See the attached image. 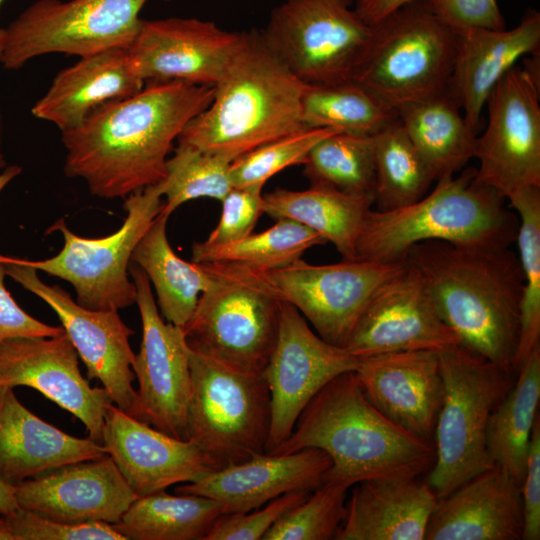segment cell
Returning a JSON list of instances; mask_svg holds the SVG:
<instances>
[{
  "label": "cell",
  "mask_w": 540,
  "mask_h": 540,
  "mask_svg": "<svg viewBox=\"0 0 540 540\" xmlns=\"http://www.w3.org/2000/svg\"><path fill=\"white\" fill-rule=\"evenodd\" d=\"M270 228L223 245L194 243L192 261L198 263L234 262L268 271L287 266L302 258L316 245L327 241L308 227L290 220L278 219Z\"/></svg>",
  "instance_id": "38"
},
{
  "label": "cell",
  "mask_w": 540,
  "mask_h": 540,
  "mask_svg": "<svg viewBox=\"0 0 540 540\" xmlns=\"http://www.w3.org/2000/svg\"><path fill=\"white\" fill-rule=\"evenodd\" d=\"M418 0H356L354 9L362 20L374 26L398 9Z\"/></svg>",
  "instance_id": "49"
},
{
  "label": "cell",
  "mask_w": 540,
  "mask_h": 540,
  "mask_svg": "<svg viewBox=\"0 0 540 540\" xmlns=\"http://www.w3.org/2000/svg\"><path fill=\"white\" fill-rule=\"evenodd\" d=\"M457 48L448 92L476 132L498 81L525 55L539 51L540 13L528 10L513 29L468 28L455 32Z\"/></svg>",
  "instance_id": "26"
},
{
  "label": "cell",
  "mask_w": 540,
  "mask_h": 540,
  "mask_svg": "<svg viewBox=\"0 0 540 540\" xmlns=\"http://www.w3.org/2000/svg\"><path fill=\"white\" fill-rule=\"evenodd\" d=\"M404 264L343 259L312 265L301 258L265 274L281 299L294 306L323 340L345 347L374 293Z\"/></svg>",
  "instance_id": "14"
},
{
  "label": "cell",
  "mask_w": 540,
  "mask_h": 540,
  "mask_svg": "<svg viewBox=\"0 0 540 540\" xmlns=\"http://www.w3.org/2000/svg\"><path fill=\"white\" fill-rule=\"evenodd\" d=\"M168 218L162 212L158 214L135 247L131 262L153 284L162 316L183 328L210 285L211 276L205 263L187 262L172 250L166 231Z\"/></svg>",
  "instance_id": "32"
},
{
  "label": "cell",
  "mask_w": 540,
  "mask_h": 540,
  "mask_svg": "<svg viewBox=\"0 0 540 540\" xmlns=\"http://www.w3.org/2000/svg\"><path fill=\"white\" fill-rule=\"evenodd\" d=\"M359 358L323 340L290 303L283 301L277 340L264 375L271 398L266 453L291 434L312 398L336 376L355 371Z\"/></svg>",
  "instance_id": "17"
},
{
  "label": "cell",
  "mask_w": 540,
  "mask_h": 540,
  "mask_svg": "<svg viewBox=\"0 0 540 540\" xmlns=\"http://www.w3.org/2000/svg\"><path fill=\"white\" fill-rule=\"evenodd\" d=\"M306 83L264 42L260 30L244 41L209 106L182 130L178 143L234 161L266 143L305 128L301 102Z\"/></svg>",
  "instance_id": "4"
},
{
  "label": "cell",
  "mask_w": 540,
  "mask_h": 540,
  "mask_svg": "<svg viewBox=\"0 0 540 540\" xmlns=\"http://www.w3.org/2000/svg\"><path fill=\"white\" fill-rule=\"evenodd\" d=\"M507 200L519 215L516 240L523 274L517 370L540 346V186L523 188Z\"/></svg>",
  "instance_id": "39"
},
{
  "label": "cell",
  "mask_w": 540,
  "mask_h": 540,
  "mask_svg": "<svg viewBox=\"0 0 540 540\" xmlns=\"http://www.w3.org/2000/svg\"><path fill=\"white\" fill-rule=\"evenodd\" d=\"M523 540L540 539V418H536L530 437L526 472L521 485Z\"/></svg>",
  "instance_id": "48"
},
{
  "label": "cell",
  "mask_w": 540,
  "mask_h": 540,
  "mask_svg": "<svg viewBox=\"0 0 540 540\" xmlns=\"http://www.w3.org/2000/svg\"><path fill=\"white\" fill-rule=\"evenodd\" d=\"M231 163L220 155L178 143L166 161V176L159 182L166 197L161 212L170 216L183 203L198 198L222 201L233 188Z\"/></svg>",
  "instance_id": "40"
},
{
  "label": "cell",
  "mask_w": 540,
  "mask_h": 540,
  "mask_svg": "<svg viewBox=\"0 0 540 540\" xmlns=\"http://www.w3.org/2000/svg\"><path fill=\"white\" fill-rule=\"evenodd\" d=\"M311 491L285 493L253 512L221 514L205 540H259L291 508L304 501Z\"/></svg>",
  "instance_id": "43"
},
{
  "label": "cell",
  "mask_w": 540,
  "mask_h": 540,
  "mask_svg": "<svg viewBox=\"0 0 540 540\" xmlns=\"http://www.w3.org/2000/svg\"><path fill=\"white\" fill-rule=\"evenodd\" d=\"M302 165L313 186L374 199V136L334 132L311 148Z\"/></svg>",
  "instance_id": "37"
},
{
  "label": "cell",
  "mask_w": 540,
  "mask_h": 540,
  "mask_svg": "<svg viewBox=\"0 0 540 540\" xmlns=\"http://www.w3.org/2000/svg\"><path fill=\"white\" fill-rule=\"evenodd\" d=\"M352 0H285L260 30L270 50L306 84L352 79L374 36Z\"/></svg>",
  "instance_id": "10"
},
{
  "label": "cell",
  "mask_w": 540,
  "mask_h": 540,
  "mask_svg": "<svg viewBox=\"0 0 540 540\" xmlns=\"http://www.w3.org/2000/svg\"><path fill=\"white\" fill-rule=\"evenodd\" d=\"M371 197L351 196L331 188L313 186L301 191L276 188L263 194V213L296 221L331 242L344 260L356 259V242Z\"/></svg>",
  "instance_id": "30"
},
{
  "label": "cell",
  "mask_w": 540,
  "mask_h": 540,
  "mask_svg": "<svg viewBox=\"0 0 540 540\" xmlns=\"http://www.w3.org/2000/svg\"><path fill=\"white\" fill-rule=\"evenodd\" d=\"M444 384L435 433V459L426 478L440 499L492 468L486 449L491 413L517 371L456 344L438 351Z\"/></svg>",
  "instance_id": "7"
},
{
  "label": "cell",
  "mask_w": 540,
  "mask_h": 540,
  "mask_svg": "<svg viewBox=\"0 0 540 540\" xmlns=\"http://www.w3.org/2000/svg\"><path fill=\"white\" fill-rule=\"evenodd\" d=\"M0 540H15L9 522L4 516L0 517Z\"/></svg>",
  "instance_id": "52"
},
{
  "label": "cell",
  "mask_w": 540,
  "mask_h": 540,
  "mask_svg": "<svg viewBox=\"0 0 540 540\" xmlns=\"http://www.w3.org/2000/svg\"><path fill=\"white\" fill-rule=\"evenodd\" d=\"M161 197L159 183L125 197L126 218L106 237H80L60 219L49 230L62 233L61 251L45 260H19L71 283L77 303L85 308L118 311L128 307L136 303L137 296L136 286L128 277V265L135 247L163 208Z\"/></svg>",
  "instance_id": "11"
},
{
  "label": "cell",
  "mask_w": 540,
  "mask_h": 540,
  "mask_svg": "<svg viewBox=\"0 0 540 540\" xmlns=\"http://www.w3.org/2000/svg\"><path fill=\"white\" fill-rule=\"evenodd\" d=\"M137 497L195 482L222 466L189 440L172 437L114 404L101 443Z\"/></svg>",
  "instance_id": "22"
},
{
  "label": "cell",
  "mask_w": 540,
  "mask_h": 540,
  "mask_svg": "<svg viewBox=\"0 0 540 540\" xmlns=\"http://www.w3.org/2000/svg\"><path fill=\"white\" fill-rule=\"evenodd\" d=\"M13 489L20 508L67 523L115 524L137 498L108 454L51 469Z\"/></svg>",
  "instance_id": "21"
},
{
  "label": "cell",
  "mask_w": 540,
  "mask_h": 540,
  "mask_svg": "<svg viewBox=\"0 0 540 540\" xmlns=\"http://www.w3.org/2000/svg\"><path fill=\"white\" fill-rule=\"evenodd\" d=\"M244 36L245 31H227L198 18L142 19L128 52L136 74L145 83L182 81L213 87Z\"/></svg>",
  "instance_id": "18"
},
{
  "label": "cell",
  "mask_w": 540,
  "mask_h": 540,
  "mask_svg": "<svg viewBox=\"0 0 540 540\" xmlns=\"http://www.w3.org/2000/svg\"><path fill=\"white\" fill-rule=\"evenodd\" d=\"M476 169L444 176L416 202L394 210H370L356 242V259L403 262L415 244L437 240L464 247H508L518 221L505 198L475 179Z\"/></svg>",
  "instance_id": "5"
},
{
  "label": "cell",
  "mask_w": 540,
  "mask_h": 540,
  "mask_svg": "<svg viewBox=\"0 0 540 540\" xmlns=\"http://www.w3.org/2000/svg\"><path fill=\"white\" fill-rule=\"evenodd\" d=\"M334 132L339 131L304 129L241 155L231 163L233 187L264 186L268 179L283 169L303 164L311 148Z\"/></svg>",
  "instance_id": "42"
},
{
  "label": "cell",
  "mask_w": 540,
  "mask_h": 540,
  "mask_svg": "<svg viewBox=\"0 0 540 540\" xmlns=\"http://www.w3.org/2000/svg\"><path fill=\"white\" fill-rule=\"evenodd\" d=\"M437 313L417 271L403 268L374 293L345 348L355 357L435 350L459 344Z\"/></svg>",
  "instance_id": "20"
},
{
  "label": "cell",
  "mask_w": 540,
  "mask_h": 540,
  "mask_svg": "<svg viewBox=\"0 0 540 540\" xmlns=\"http://www.w3.org/2000/svg\"><path fill=\"white\" fill-rule=\"evenodd\" d=\"M419 477L390 475L355 484L335 539L423 540L438 498Z\"/></svg>",
  "instance_id": "27"
},
{
  "label": "cell",
  "mask_w": 540,
  "mask_h": 540,
  "mask_svg": "<svg viewBox=\"0 0 540 540\" xmlns=\"http://www.w3.org/2000/svg\"><path fill=\"white\" fill-rule=\"evenodd\" d=\"M378 211L408 206L427 194L435 178L397 118L374 135Z\"/></svg>",
  "instance_id": "36"
},
{
  "label": "cell",
  "mask_w": 540,
  "mask_h": 540,
  "mask_svg": "<svg viewBox=\"0 0 540 540\" xmlns=\"http://www.w3.org/2000/svg\"><path fill=\"white\" fill-rule=\"evenodd\" d=\"M187 439L222 467L266 453L271 398L264 374L228 368L189 348Z\"/></svg>",
  "instance_id": "9"
},
{
  "label": "cell",
  "mask_w": 540,
  "mask_h": 540,
  "mask_svg": "<svg viewBox=\"0 0 540 540\" xmlns=\"http://www.w3.org/2000/svg\"><path fill=\"white\" fill-rule=\"evenodd\" d=\"M19 508L14 496V489L0 479V513L7 517Z\"/></svg>",
  "instance_id": "50"
},
{
  "label": "cell",
  "mask_w": 540,
  "mask_h": 540,
  "mask_svg": "<svg viewBox=\"0 0 540 540\" xmlns=\"http://www.w3.org/2000/svg\"><path fill=\"white\" fill-rule=\"evenodd\" d=\"M323 450L331 459L324 481L351 487L390 475L429 471L435 445L395 425L365 397L354 371L329 381L299 415L289 437L272 452Z\"/></svg>",
  "instance_id": "3"
},
{
  "label": "cell",
  "mask_w": 540,
  "mask_h": 540,
  "mask_svg": "<svg viewBox=\"0 0 540 540\" xmlns=\"http://www.w3.org/2000/svg\"><path fill=\"white\" fill-rule=\"evenodd\" d=\"M144 81L136 74L128 49H111L81 57L61 70L32 114L62 132L78 127L99 106L137 94Z\"/></svg>",
  "instance_id": "29"
},
{
  "label": "cell",
  "mask_w": 540,
  "mask_h": 540,
  "mask_svg": "<svg viewBox=\"0 0 540 540\" xmlns=\"http://www.w3.org/2000/svg\"><path fill=\"white\" fill-rule=\"evenodd\" d=\"M263 187H233L221 201L219 222L204 242L223 245L250 235L263 213Z\"/></svg>",
  "instance_id": "45"
},
{
  "label": "cell",
  "mask_w": 540,
  "mask_h": 540,
  "mask_svg": "<svg viewBox=\"0 0 540 540\" xmlns=\"http://www.w3.org/2000/svg\"><path fill=\"white\" fill-rule=\"evenodd\" d=\"M404 261L417 271L460 345L516 370L523 274L509 246L464 247L430 240L413 245Z\"/></svg>",
  "instance_id": "2"
},
{
  "label": "cell",
  "mask_w": 540,
  "mask_h": 540,
  "mask_svg": "<svg viewBox=\"0 0 540 540\" xmlns=\"http://www.w3.org/2000/svg\"><path fill=\"white\" fill-rule=\"evenodd\" d=\"M6 273L0 261V343L18 338L54 337L65 330L51 326L25 312L5 287Z\"/></svg>",
  "instance_id": "47"
},
{
  "label": "cell",
  "mask_w": 540,
  "mask_h": 540,
  "mask_svg": "<svg viewBox=\"0 0 540 540\" xmlns=\"http://www.w3.org/2000/svg\"><path fill=\"white\" fill-rule=\"evenodd\" d=\"M347 487L324 481L308 497L286 512L262 540H330L346 515Z\"/></svg>",
  "instance_id": "41"
},
{
  "label": "cell",
  "mask_w": 540,
  "mask_h": 540,
  "mask_svg": "<svg viewBox=\"0 0 540 540\" xmlns=\"http://www.w3.org/2000/svg\"><path fill=\"white\" fill-rule=\"evenodd\" d=\"M5 518L15 540H126L104 522L67 523L20 507Z\"/></svg>",
  "instance_id": "44"
},
{
  "label": "cell",
  "mask_w": 540,
  "mask_h": 540,
  "mask_svg": "<svg viewBox=\"0 0 540 540\" xmlns=\"http://www.w3.org/2000/svg\"><path fill=\"white\" fill-rule=\"evenodd\" d=\"M330 467V457L317 448L263 453L180 485L175 492L211 498L220 505L222 514L244 513L288 492L313 491L324 482Z\"/></svg>",
  "instance_id": "24"
},
{
  "label": "cell",
  "mask_w": 540,
  "mask_h": 540,
  "mask_svg": "<svg viewBox=\"0 0 540 540\" xmlns=\"http://www.w3.org/2000/svg\"><path fill=\"white\" fill-rule=\"evenodd\" d=\"M4 0H0V6L3 3ZM3 41H4V28L0 27V58L3 51Z\"/></svg>",
  "instance_id": "53"
},
{
  "label": "cell",
  "mask_w": 540,
  "mask_h": 540,
  "mask_svg": "<svg viewBox=\"0 0 540 540\" xmlns=\"http://www.w3.org/2000/svg\"><path fill=\"white\" fill-rule=\"evenodd\" d=\"M4 165V162L0 158V167ZM21 167L18 165L8 166L3 172L0 173V192L5 188V186L17 177L21 173Z\"/></svg>",
  "instance_id": "51"
},
{
  "label": "cell",
  "mask_w": 540,
  "mask_h": 540,
  "mask_svg": "<svg viewBox=\"0 0 540 540\" xmlns=\"http://www.w3.org/2000/svg\"><path fill=\"white\" fill-rule=\"evenodd\" d=\"M488 122L477 137L475 179L505 199L540 186V86L526 68L512 67L489 95Z\"/></svg>",
  "instance_id": "13"
},
{
  "label": "cell",
  "mask_w": 540,
  "mask_h": 540,
  "mask_svg": "<svg viewBox=\"0 0 540 540\" xmlns=\"http://www.w3.org/2000/svg\"><path fill=\"white\" fill-rule=\"evenodd\" d=\"M0 386L31 387L78 418L88 437L102 443L105 415L113 404L103 387H92L65 331L54 337L0 343Z\"/></svg>",
  "instance_id": "19"
},
{
  "label": "cell",
  "mask_w": 540,
  "mask_h": 540,
  "mask_svg": "<svg viewBox=\"0 0 540 540\" xmlns=\"http://www.w3.org/2000/svg\"><path fill=\"white\" fill-rule=\"evenodd\" d=\"M7 276L47 303L57 314L65 333L86 366L87 379H97L113 404L134 417L136 390L133 353L134 334L115 310H91L75 302L57 285H47L37 270L17 258L0 255Z\"/></svg>",
  "instance_id": "16"
},
{
  "label": "cell",
  "mask_w": 540,
  "mask_h": 540,
  "mask_svg": "<svg viewBox=\"0 0 540 540\" xmlns=\"http://www.w3.org/2000/svg\"><path fill=\"white\" fill-rule=\"evenodd\" d=\"M521 485L493 466L438 499L424 540H523Z\"/></svg>",
  "instance_id": "25"
},
{
  "label": "cell",
  "mask_w": 540,
  "mask_h": 540,
  "mask_svg": "<svg viewBox=\"0 0 540 540\" xmlns=\"http://www.w3.org/2000/svg\"><path fill=\"white\" fill-rule=\"evenodd\" d=\"M221 514L211 498L163 490L137 497L111 525L126 540H205Z\"/></svg>",
  "instance_id": "34"
},
{
  "label": "cell",
  "mask_w": 540,
  "mask_h": 540,
  "mask_svg": "<svg viewBox=\"0 0 540 540\" xmlns=\"http://www.w3.org/2000/svg\"><path fill=\"white\" fill-rule=\"evenodd\" d=\"M148 1L38 0L4 28L0 63L16 70L48 53L81 58L128 49L140 28L139 13Z\"/></svg>",
  "instance_id": "12"
},
{
  "label": "cell",
  "mask_w": 540,
  "mask_h": 540,
  "mask_svg": "<svg viewBox=\"0 0 540 540\" xmlns=\"http://www.w3.org/2000/svg\"><path fill=\"white\" fill-rule=\"evenodd\" d=\"M107 452L90 437L78 438L25 407L12 387L0 386V479L15 486L65 464Z\"/></svg>",
  "instance_id": "28"
},
{
  "label": "cell",
  "mask_w": 540,
  "mask_h": 540,
  "mask_svg": "<svg viewBox=\"0 0 540 540\" xmlns=\"http://www.w3.org/2000/svg\"><path fill=\"white\" fill-rule=\"evenodd\" d=\"M456 48L455 31L418 0L374 25L352 79L397 111L448 90Z\"/></svg>",
  "instance_id": "8"
},
{
  "label": "cell",
  "mask_w": 540,
  "mask_h": 540,
  "mask_svg": "<svg viewBox=\"0 0 540 540\" xmlns=\"http://www.w3.org/2000/svg\"><path fill=\"white\" fill-rule=\"evenodd\" d=\"M129 273L136 286L142 323L140 349L132 367L138 381L134 417L172 437L188 440L191 371L184 330L164 322L144 271L133 263Z\"/></svg>",
  "instance_id": "15"
},
{
  "label": "cell",
  "mask_w": 540,
  "mask_h": 540,
  "mask_svg": "<svg viewBox=\"0 0 540 540\" xmlns=\"http://www.w3.org/2000/svg\"><path fill=\"white\" fill-rule=\"evenodd\" d=\"M147 83L137 94L99 106L78 127L61 133L66 175L83 178L93 195L125 198L161 182L174 140L213 98L211 86Z\"/></svg>",
  "instance_id": "1"
},
{
  "label": "cell",
  "mask_w": 540,
  "mask_h": 540,
  "mask_svg": "<svg viewBox=\"0 0 540 540\" xmlns=\"http://www.w3.org/2000/svg\"><path fill=\"white\" fill-rule=\"evenodd\" d=\"M448 92L402 106L398 119L435 181L462 170L475 157L477 132Z\"/></svg>",
  "instance_id": "31"
},
{
  "label": "cell",
  "mask_w": 540,
  "mask_h": 540,
  "mask_svg": "<svg viewBox=\"0 0 540 540\" xmlns=\"http://www.w3.org/2000/svg\"><path fill=\"white\" fill-rule=\"evenodd\" d=\"M354 372L365 397L380 413L412 435L434 443L444 394L438 351L360 357Z\"/></svg>",
  "instance_id": "23"
},
{
  "label": "cell",
  "mask_w": 540,
  "mask_h": 540,
  "mask_svg": "<svg viewBox=\"0 0 540 540\" xmlns=\"http://www.w3.org/2000/svg\"><path fill=\"white\" fill-rule=\"evenodd\" d=\"M428 9L455 32L468 28H506L497 0H423Z\"/></svg>",
  "instance_id": "46"
},
{
  "label": "cell",
  "mask_w": 540,
  "mask_h": 540,
  "mask_svg": "<svg viewBox=\"0 0 540 540\" xmlns=\"http://www.w3.org/2000/svg\"><path fill=\"white\" fill-rule=\"evenodd\" d=\"M540 346L518 366L514 383L490 415L486 449L494 466L522 485L532 428L539 416Z\"/></svg>",
  "instance_id": "33"
},
{
  "label": "cell",
  "mask_w": 540,
  "mask_h": 540,
  "mask_svg": "<svg viewBox=\"0 0 540 540\" xmlns=\"http://www.w3.org/2000/svg\"><path fill=\"white\" fill-rule=\"evenodd\" d=\"M398 118L397 111L353 79L307 84L302 96L305 128L374 136Z\"/></svg>",
  "instance_id": "35"
},
{
  "label": "cell",
  "mask_w": 540,
  "mask_h": 540,
  "mask_svg": "<svg viewBox=\"0 0 540 540\" xmlns=\"http://www.w3.org/2000/svg\"><path fill=\"white\" fill-rule=\"evenodd\" d=\"M205 264L211 282L183 327L188 347L233 370L264 374L283 300L265 271L234 262Z\"/></svg>",
  "instance_id": "6"
}]
</instances>
